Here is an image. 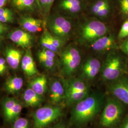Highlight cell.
<instances>
[{"instance_id":"6da1fadb","label":"cell","mask_w":128,"mask_h":128,"mask_svg":"<svg viewBox=\"0 0 128 128\" xmlns=\"http://www.w3.org/2000/svg\"><path fill=\"white\" fill-rule=\"evenodd\" d=\"M105 99V95L100 92L90 93L72 107L69 125L81 128L91 122L101 112Z\"/></svg>"},{"instance_id":"7a4b0ae2","label":"cell","mask_w":128,"mask_h":128,"mask_svg":"<svg viewBox=\"0 0 128 128\" xmlns=\"http://www.w3.org/2000/svg\"><path fill=\"white\" fill-rule=\"evenodd\" d=\"M125 105L112 96L109 95L106 97L99 119L100 128H119L126 115Z\"/></svg>"},{"instance_id":"3957f363","label":"cell","mask_w":128,"mask_h":128,"mask_svg":"<svg viewBox=\"0 0 128 128\" xmlns=\"http://www.w3.org/2000/svg\"><path fill=\"white\" fill-rule=\"evenodd\" d=\"M108 33L109 28L100 20L96 17L86 18L78 27L76 40L80 45L88 46Z\"/></svg>"},{"instance_id":"277c9868","label":"cell","mask_w":128,"mask_h":128,"mask_svg":"<svg viewBox=\"0 0 128 128\" xmlns=\"http://www.w3.org/2000/svg\"><path fill=\"white\" fill-rule=\"evenodd\" d=\"M128 62L118 50L108 53L101 68V79L107 83L127 74Z\"/></svg>"},{"instance_id":"5b68a950","label":"cell","mask_w":128,"mask_h":128,"mask_svg":"<svg viewBox=\"0 0 128 128\" xmlns=\"http://www.w3.org/2000/svg\"><path fill=\"white\" fill-rule=\"evenodd\" d=\"M61 74L66 78L73 76L80 68L82 55L76 45L70 44L64 47L60 53Z\"/></svg>"},{"instance_id":"8992f818","label":"cell","mask_w":128,"mask_h":128,"mask_svg":"<svg viewBox=\"0 0 128 128\" xmlns=\"http://www.w3.org/2000/svg\"><path fill=\"white\" fill-rule=\"evenodd\" d=\"M72 19L61 14L53 16L48 21V32L66 43L73 33L74 27Z\"/></svg>"},{"instance_id":"52a82bcc","label":"cell","mask_w":128,"mask_h":128,"mask_svg":"<svg viewBox=\"0 0 128 128\" xmlns=\"http://www.w3.org/2000/svg\"><path fill=\"white\" fill-rule=\"evenodd\" d=\"M61 105H46L39 108L33 113L34 128H45L54 122L63 115Z\"/></svg>"},{"instance_id":"ba28073f","label":"cell","mask_w":128,"mask_h":128,"mask_svg":"<svg viewBox=\"0 0 128 128\" xmlns=\"http://www.w3.org/2000/svg\"><path fill=\"white\" fill-rule=\"evenodd\" d=\"M107 91L109 95L128 106V77L127 74L108 83Z\"/></svg>"},{"instance_id":"9c48e42d","label":"cell","mask_w":128,"mask_h":128,"mask_svg":"<svg viewBox=\"0 0 128 128\" xmlns=\"http://www.w3.org/2000/svg\"><path fill=\"white\" fill-rule=\"evenodd\" d=\"M48 97L52 105L62 106L64 104L66 88L64 78H53L51 80Z\"/></svg>"},{"instance_id":"30bf717a","label":"cell","mask_w":128,"mask_h":128,"mask_svg":"<svg viewBox=\"0 0 128 128\" xmlns=\"http://www.w3.org/2000/svg\"><path fill=\"white\" fill-rule=\"evenodd\" d=\"M102 64L101 61L96 58H88L80 68V75L79 78L82 79L86 82L93 81L101 72Z\"/></svg>"},{"instance_id":"8fae6325","label":"cell","mask_w":128,"mask_h":128,"mask_svg":"<svg viewBox=\"0 0 128 128\" xmlns=\"http://www.w3.org/2000/svg\"><path fill=\"white\" fill-rule=\"evenodd\" d=\"M88 46L95 52L99 54L107 52L109 53L119 50V45L116 41L114 35L110 32L98 38Z\"/></svg>"},{"instance_id":"7c38bea8","label":"cell","mask_w":128,"mask_h":128,"mask_svg":"<svg viewBox=\"0 0 128 128\" xmlns=\"http://www.w3.org/2000/svg\"><path fill=\"white\" fill-rule=\"evenodd\" d=\"M2 106L5 119L9 122H14L18 119L22 109L21 102L14 98H5L2 101Z\"/></svg>"},{"instance_id":"4fadbf2b","label":"cell","mask_w":128,"mask_h":128,"mask_svg":"<svg viewBox=\"0 0 128 128\" xmlns=\"http://www.w3.org/2000/svg\"><path fill=\"white\" fill-rule=\"evenodd\" d=\"M58 7L63 15L70 18L77 17L85 7L84 0H60Z\"/></svg>"},{"instance_id":"5bb4252c","label":"cell","mask_w":128,"mask_h":128,"mask_svg":"<svg viewBox=\"0 0 128 128\" xmlns=\"http://www.w3.org/2000/svg\"><path fill=\"white\" fill-rule=\"evenodd\" d=\"M8 38L15 44L23 48L30 49L33 43V37L30 32L24 30H16L11 32Z\"/></svg>"},{"instance_id":"9a60e30c","label":"cell","mask_w":128,"mask_h":128,"mask_svg":"<svg viewBox=\"0 0 128 128\" xmlns=\"http://www.w3.org/2000/svg\"><path fill=\"white\" fill-rule=\"evenodd\" d=\"M66 88V96L76 92L90 91L88 83L80 78H66L64 79Z\"/></svg>"},{"instance_id":"2e32d148","label":"cell","mask_w":128,"mask_h":128,"mask_svg":"<svg viewBox=\"0 0 128 128\" xmlns=\"http://www.w3.org/2000/svg\"><path fill=\"white\" fill-rule=\"evenodd\" d=\"M21 66L24 73L28 78L40 75L30 48L27 50L24 55L21 62Z\"/></svg>"},{"instance_id":"e0dca14e","label":"cell","mask_w":128,"mask_h":128,"mask_svg":"<svg viewBox=\"0 0 128 128\" xmlns=\"http://www.w3.org/2000/svg\"><path fill=\"white\" fill-rule=\"evenodd\" d=\"M22 99L25 105L31 107H39L44 101L43 96L39 95L30 87L23 92Z\"/></svg>"},{"instance_id":"ac0fdd59","label":"cell","mask_w":128,"mask_h":128,"mask_svg":"<svg viewBox=\"0 0 128 128\" xmlns=\"http://www.w3.org/2000/svg\"><path fill=\"white\" fill-rule=\"evenodd\" d=\"M19 23L24 30L30 33H35L41 30L43 21L40 19L24 17L20 18Z\"/></svg>"},{"instance_id":"d6986e66","label":"cell","mask_w":128,"mask_h":128,"mask_svg":"<svg viewBox=\"0 0 128 128\" xmlns=\"http://www.w3.org/2000/svg\"><path fill=\"white\" fill-rule=\"evenodd\" d=\"M56 54L52 51L43 48L39 51L38 56L40 63L45 68L51 70L55 67Z\"/></svg>"},{"instance_id":"ffe728a7","label":"cell","mask_w":128,"mask_h":128,"mask_svg":"<svg viewBox=\"0 0 128 128\" xmlns=\"http://www.w3.org/2000/svg\"><path fill=\"white\" fill-rule=\"evenodd\" d=\"M28 87L39 95L43 96L48 90L46 76L45 75H38L30 81Z\"/></svg>"},{"instance_id":"44dd1931","label":"cell","mask_w":128,"mask_h":128,"mask_svg":"<svg viewBox=\"0 0 128 128\" xmlns=\"http://www.w3.org/2000/svg\"><path fill=\"white\" fill-rule=\"evenodd\" d=\"M22 57V52L18 50L8 48L6 50V60L10 66L14 69L18 68Z\"/></svg>"},{"instance_id":"7402d4cb","label":"cell","mask_w":128,"mask_h":128,"mask_svg":"<svg viewBox=\"0 0 128 128\" xmlns=\"http://www.w3.org/2000/svg\"><path fill=\"white\" fill-rule=\"evenodd\" d=\"M23 86V79L18 76L9 78L5 84L6 91L10 94H15L20 91Z\"/></svg>"},{"instance_id":"603a6c76","label":"cell","mask_w":128,"mask_h":128,"mask_svg":"<svg viewBox=\"0 0 128 128\" xmlns=\"http://www.w3.org/2000/svg\"><path fill=\"white\" fill-rule=\"evenodd\" d=\"M35 2V0H12L14 6L20 10L33 9Z\"/></svg>"},{"instance_id":"cb8c5ba5","label":"cell","mask_w":128,"mask_h":128,"mask_svg":"<svg viewBox=\"0 0 128 128\" xmlns=\"http://www.w3.org/2000/svg\"><path fill=\"white\" fill-rule=\"evenodd\" d=\"M44 32L45 33L51 43L61 52L66 42L59 38L53 35L48 30H46Z\"/></svg>"},{"instance_id":"d4e9b609","label":"cell","mask_w":128,"mask_h":128,"mask_svg":"<svg viewBox=\"0 0 128 128\" xmlns=\"http://www.w3.org/2000/svg\"><path fill=\"white\" fill-rule=\"evenodd\" d=\"M111 4L110 0H96L89 7V12L93 15L100 9Z\"/></svg>"},{"instance_id":"484cf974","label":"cell","mask_w":128,"mask_h":128,"mask_svg":"<svg viewBox=\"0 0 128 128\" xmlns=\"http://www.w3.org/2000/svg\"><path fill=\"white\" fill-rule=\"evenodd\" d=\"M112 4L109 5L99 10L96 13L94 14L93 16L102 21L110 17L112 13Z\"/></svg>"},{"instance_id":"4316f807","label":"cell","mask_w":128,"mask_h":128,"mask_svg":"<svg viewBox=\"0 0 128 128\" xmlns=\"http://www.w3.org/2000/svg\"><path fill=\"white\" fill-rule=\"evenodd\" d=\"M40 43L43 48H46L54 52L56 54L60 53V52L56 48L53 46L46 37L45 33L44 32L42 34L40 40Z\"/></svg>"},{"instance_id":"83f0119b","label":"cell","mask_w":128,"mask_h":128,"mask_svg":"<svg viewBox=\"0 0 128 128\" xmlns=\"http://www.w3.org/2000/svg\"><path fill=\"white\" fill-rule=\"evenodd\" d=\"M118 38L120 40L124 41L128 38V18L125 20L119 31Z\"/></svg>"},{"instance_id":"f1b7e54d","label":"cell","mask_w":128,"mask_h":128,"mask_svg":"<svg viewBox=\"0 0 128 128\" xmlns=\"http://www.w3.org/2000/svg\"><path fill=\"white\" fill-rule=\"evenodd\" d=\"M119 10L124 19L128 18V0H118Z\"/></svg>"},{"instance_id":"f546056e","label":"cell","mask_w":128,"mask_h":128,"mask_svg":"<svg viewBox=\"0 0 128 128\" xmlns=\"http://www.w3.org/2000/svg\"><path fill=\"white\" fill-rule=\"evenodd\" d=\"M29 122L27 119L18 118L14 122L12 128H28Z\"/></svg>"},{"instance_id":"4dcf8cb0","label":"cell","mask_w":128,"mask_h":128,"mask_svg":"<svg viewBox=\"0 0 128 128\" xmlns=\"http://www.w3.org/2000/svg\"><path fill=\"white\" fill-rule=\"evenodd\" d=\"M14 14H0V22L2 23H11L14 21Z\"/></svg>"},{"instance_id":"1f68e13d","label":"cell","mask_w":128,"mask_h":128,"mask_svg":"<svg viewBox=\"0 0 128 128\" xmlns=\"http://www.w3.org/2000/svg\"><path fill=\"white\" fill-rule=\"evenodd\" d=\"M119 50L128 57V38L122 41L119 45Z\"/></svg>"},{"instance_id":"d6a6232c","label":"cell","mask_w":128,"mask_h":128,"mask_svg":"<svg viewBox=\"0 0 128 128\" xmlns=\"http://www.w3.org/2000/svg\"><path fill=\"white\" fill-rule=\"evenodd\" d=\"M55 0H47L46 10L45 12H44L45 15L46 16H48L49 15L51 8Z\"/></svg>"},{"instance_id":"836d02e7","label":"cell","mask_w":128,"mask_h":128,"mask_svg":"<svg viewBox=\"0 0 128 128\" xmlns=\"http://www.w3.org/2000/svg\"><path fill=\"white\" fill-rule=\"evenodd\" d=\"M118 128H128V114L125 115Z\"/></svg>"},{"instance_id":"e575fe53","label":"cell","mask_w":128,"mask_h":128,"mask_svg":"<svg viewBox=\"0 0 128 128\" xmlns=\"http://www.w3.org/2000/svg\"><path fill=\"white\" fill-rule=\"evenodd\" d=\"M9 28L8 26L5 25L4 23L0 22V36H2L8 30Z\"/></svg>"},{"instance_id":"d590c367","label":"cell","mask_w":128,"mask_h":128,"mask_svg":"<svg viewBox=\"0 0 128 128\" xmlns=\"http://www.w3.org/2000/svg\"><path fill=\"white\" fill-rule=\"evenodd\" d=\"M46 2H47V0H38V4H39L40 8H41L43 10L44 12H45L46 10Z\"/></svg>"},{"instance_id":"8d00e7d4","label":"cell","mask_w":128,"mask_h":128,"mask_svg":"<svg viewBox=\"0 0 128 128\" xmlns=\"http://www.w3.org/2000/svg\"><path fill=\"white\" fill-rule=\"evenodd\" d=\"M13 14L12 10L7 8H0V15H4V14Z\"/></svg>"},{"instance_id":"74e56055","label":"cell","mask_w":128,"mask_h":128,"mask_svg":"<svg viewBox=\"0 0 128 128\" xmlns=\"http://www.w3.org/2000/svg\"><path fill=\"white\" fill-rule=\"evenodd\" d=\"M49 128H67L66 125L63 122H60L59 123Z\"/></svg>"},{"instance_id":"f35d334b","label":"cell","mask_w":128,"mask_h":128,"mask_svg":"<svg viewBox=\"0 0 128 128\" xmlns=\"http://www.w3.org/2000/svg\"><path fill=\"white\" fill-rule=\"evenodd\" d=\"M7 2V0H0V8L4 7Z\"/></svg>"},{"instance_id":"ab89813d","label":"cell","mask_w":128,"mask_h":128,"mask_svg":"<svg viewBox=\"0 0 128 128\" xmlns=\"http://www.w3.org/2000/svg\"><path fill=\"white\" fill-rule=\"evenodd\" d=\"M5 72V70L2 68L0 66V75H2L4 74V73Z\"/></svg>"},{"instance_id":"60d3db41","label":"cell","mask_w":128,"mask_h":128,"mask_svg":"<svg viewBox=\"0 0 128 128\" xmlns=\"http://www.w3.org/2000/svg\"><path fill=\"white\" fill-rule=\"evenodd\" d=\"M4 40V37H2V36H0V46L2 44V42Z\"/></svg>"},{"instance_id":"b9f144b4","label":"cell","mask_w":128,"mask_h":128,"mask_svg":"<svg viewBox=\"0 0 128 128\" xmlns=\"http://www.w3.org/2000/svg\"><path fill=\"white\" fill-rule=\"evenodd\" d=\"M127 76H128V68H127Z\"/></svg>"}]
</instances>
